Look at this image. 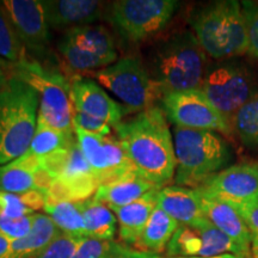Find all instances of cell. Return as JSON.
Instances as JSON below:
<instances>
[{"mask_svg": "<svg viewBox=\"0 0 258 258\" xmlns=\"http://www.w3.org/2000/svg\"><path fill=\"white\" fill-rule=\"evenodd\" d=\"M34 226V214L23 218H9L0 214V235L10 241L27 237Z\"/></svg>", "mask_w": 258, "mask_h": 258, "instance_id": "35", "label": "cell"}, {"mask_svg": "<svg viewBox=\"0 0 258 258\" xmlns=\"http://www.w3.org/2000/svg\"><path fill=\"white\" fill-rule=\"evenodd\" d=\"M231 203L238 209L249 227L251 233V258H258V198L249 201Z\"/></svg>", "mask_w": 258, "mask_h": 258, "instance_id": "32", "label": "cell"}, {"mask_svg": "<svg viewBox=\"0 0 258 258\" xmlns=\"http://www.w3.org/2000/svg\"><path fill=\"white\" fill-rule=\"evenodd\" d=\"M51 30L66 32L71 29L95 24L105 17L106 5L96 0H42Z\"/></svg>", "mask_w": 258, "mask_h": 258, "instance_id": "18", "label": "cell"}, {"mask_svg": "<svg viewBox=\"0 0 258 258\" xmlns=\"http://www.w3.org/2000/svg\"><path fill=\"white\" fill-rule=\"evenodd\" d=\"M73 127L82 129L83 132L97 135H111L112 128L105 122L96 120L88 115L73 112Z\"/></svg>", "mask_w": 258, "mask_h": 258, "instance_id": "37", "label": "cell"}, {"mask_svg": "<svg viewBox=\"0 0 258 258\" xmlns=\"http://www.w3.org/2000/svg\"><path fill=\"white\" fill-rule=\"evenodd\" d=\"M56 48L64 67L79 76L105 69L118 60L115 38L102 24L85 25L63 32Z\"/></svg>", "mask_w": 258, "mask_h": 258, "instance_id": "10", "label": "cell"}, {"mask_svg": "<svg viewBox=\"0 0 258 258\" xmlns=\"http://www.w3.org/2000/svg\"><path fill=\"white\" fill-rule=\"evenodd\" d=\"M228 253L247 258L244 251L207 218L179 225L166 247L169 257L211 258Z\"/></svg>", "mask_w": 258, "mask_h": 258, "instance_id": "14", "label": "cell"}, {"mask_svg": "<svg viewBox=\"0 0 258 258\" xmlns=\"http://www.w3.org/2000/svg\"><path fill=\"white\" fill-rule=\"evenodd\" d=\"M156 188L158 186H154L146 179L141 178L138 173L133 172L103 183L97 189L93 199L104 203L109 208H120L137 201L145 194Z\"/></svg>", "mask_w": 258, "mask_h": 258, "instance_id": "23", "label": "cell"}, {"mask_svg": "<svg viewBox=\"0 0 258 258\" xmlns=\"http://www.w3.org/2000/svg\"><path fill=\"white\" fill-rule=\"evenodd\" d=\"M14 62H10L0 56V91L6 85V83L14 77Z\"/></svg>", "mask_w": 258, "mask_h": 258, "instance_id": "39", "label": "cell"}, {"mask_svg": "<svg viewBox=\"0 0 258 258\" xmlns=\"http://www.w3.org/2000/svg\"><path fill=\"white\" fill-rule=\"evenodd\" d=\"M167 258H202V257H167ZM211 258H244L241 256H237V254H222V256H218V257H211Z\"/></svg>", "mask_w": 258, "mask_h": 258, "instance_id": "41", "label": "cell"}, {"mask_svg": "<svg viewBox=\"0 0 258 258\" xmlns=\"http://www.w3.org/2000/svg\"><path fill=\"white\" fill-rule=\"evenodd\" d=\"M60 233L61 231L47 214L35 213L30 233L11 241L4 258H36Z\"/></svg>", "mask_w": 258, "mask_h": 258, "instance_id": "24", "label": "cell"}, {"mask_svg": "<svg viewBox=\"0 0 258 258\" xmlns=\"http://www.w3.org/2000/svg\"><path fill=\"white\" fill-rule=\"evenodd\" d=\"M14 76L18 77L38 93L40 108L37 121L51 128L73 133V104L71 101L70 76L42 64L36 60L14 64Z\"/></svg>", "mask_w": 258, "mask_h": 258, "instance_id": "6", "label": "cell"}, {"mask_svg": "<svg viewBox=\"0 0 258 258\" xmlns=\"http://www.w3.org/2000/svg\"><path fill=\"white\" fill-rule=\"evenodd\" d=\"M70 82L73 112L105 122L112 129L132 114L127 106L112 99L105 89L93 79L71 74Z\"/></svg>", "mask_w": 258, "mask_h": 258, "instance_id": "16", "label": "cell"}, {"mask_svg": "<svg viewBox=\"0 0 258 258\" xmlns=\"http://www.w3.org/2000/svg\"><path fill=\"white\" fill-rule=\"evenodd\" d=\"M232 128L244 146L258 151V95L238 110Z\"/></svg>", "mask_w": 258, "mask_h": 258, "instance_id": "30", "label": "cell"}, {"mask_svg": "<svg viewBox=\"0 0 258 258\" xmlns=\"http://www.w3.org/2000/svg\"><path fill=\"white\" fill-rule=\"evenodd\" d=\"M157 206L179 225L191 224L205 218L201 195L196 189L186 186L169 185L159 189Z\"/></svg>", "mask_w": 258, "mask_h": 258, "instance_id": "22", "label": "cell"}, {"mask_svg": "<svg viewBox=\"0 0 258 258\" xmlns=\"http://www.w3.org/2000/svg\"><path fill=\"white\" fill-rule=\"evenodd\" d=\"M178 226L179 224L175 219L167 215L157 206L145 226L137 247L148 252L160 254L166 251L167 245Z\"/></svg>", "mask_w": 258, "mask_h": 258, "instance_id": "26", "label": "cell"}, {"mask_svg": "<svg viewBox=\"0 0 258 258\" xmlns=\"http://www.w3.org/2000/svg\"><path fill=\"white\" fill-rule=\"evenodd\" d=\"M77 141L76 132H62L59 129L51 128L43 122L37 121L36 132H35L34 139H32L30 147L27 152L31 156L43 158L48 154L56 152L62 148L70 147Z\"/></svg>", "mask_w": 258, "mask_h": 258, "instance_id": "28", "label": "cell"}, {"mask_svg": "<svg viewBox=\"0 0 258 258\" xmlns=\"http://www.w3.org/2000/svg\"><path fill=\"white\" fill-rule=\"evenodd\" d=\"M200 90L231 125L241 106L258 95L252 71L235 59L209 64Z\"/></svg>", "mask_w": 258, "mask_h": 258, "instance_id": "11", "label": "cell"}, {"mask_svg": "<svg viewBox=\"0 0 258 258\" xmlns=\"http://www.w3.org/2000/svg\"><path fill=\"white\" fill-rule=\"evenodd\" d=\"M160 108L175 127L217 132L225 137L233 133L232 125L201 90L166 93L161 98Z\"/></svg>", "mask_w": 258, "mask_h": 258, "instance_id": "12", "label": "cell"}, {"mask_svg": "<svg viewBox=\"0 0 258 258\" xmlns=\"http://www.w3.org/2000/svg\"><path fill=\"white\" fill-rule=\"evenodd\" d=\"M110 241H101L85 238L78 245L71 258H101Z\"/></svg>", "mask_w": 258, "mask_h": 258, "instance_id": "38", "label": "cell"}, {"mask_svg": "<svg viewBox=\"0 0 258 258\" xmlns=\"http://www.w3.org/2000/svg\"><path fill=\"white\" fill-rule=\"evenodd\" d=\"M0 56L14 63L34 60L19 41L2 4H0Z\"/></svg>", "mask_w": 258, "mask_h": 258, "instance_id": "31", "label": "cell"}, {"mask_svg": "<svg viewBox=\"0 0 258 258\" xmlns=\"http://www.w3.org/2000/svg\"><path fill=\"white\" fill-rule=\"evenodd\" d=\"M40 165L51 179L46 192L47 203L85 201L95 196L101 185L84 158L78 141L40 158Z\"/></svg>", "mask_w": 258, "mask_h": 258, "instance_id": "8", "label": "cell"}, {"mask_svg": "<svg viewBox=\"0 0 258 258\" xmlns=\"http://www.w3.org/2000/svg\"><path fill=\"white\" fill-rule=\"evenodd\" d=\"M190 27L207 56L217 61L247 53V34L241 3L220 0L194 12Z\"/></svg>", "mask_w": 258, "mask_h": 258, "instance_id": "4", "label": "cell"}, {"mask_svg": "<svg viewBox=\"0 0 258 258\" xmlns=\"http://www.w3.org/2000/svg\"><path fill=\"white\" fill-rule=\"evenodd\" d=\"M103 89L111 92L132 114L158 105L164 92L151 78L141 56L127 55L105 69L86 73Z\"/></svg>", "mask_w": 258, "mask_h": 258, "instance_id": "7", "label": "cell"}, {"mask_svg": "<svg viewBox=\"0 0 258 258\" xmlns=\"http://www.w3.org/2000/svg\"><path fill=\"white\" fill-rule=\"evenodd\" d=\"M178 5L175 0H116L106 5L105 18L122 40L140 44L165 30Z\"/></svg>", "mask_w": 258, "mask_h": 258, "instance_id": "9", "label": "cell"}, {"mask_svg": "<svg viewBox=\"0 0 258 258\" xmlns=\"http://www.w3.org/2000/svg\"><path fill=\"white\" fill-rule=\"evenodd\" d=\"M247 34V53L258 59V2L245 0L241 3Z\"/></svg>", "mask_w": 258, "mask_h": 258, "instance_id": "33", "label": "cell"}, {"mask_svg": "<svg viewBox=\"0 0 258 258\" xmlns=\"http://www.w3.org/2000/svg\"><path fill=\"white\" fill-rule=\"evenodd\" d=\"M202 198V209L215 227L234 241L247 258H251V233L244 218L238 209L227 200L200 194Z\"/></svg>", "mask_w": 258, "mask_h": 258, "instance_id": "20", "label": "cell"}, {"mask_svg": "<svg viewBox=\"0 0 258 258\" xmlns=\"http://www.w3.org/2000/svg\"><path fill=\"white\" fill-rule=\"evenodd\" d=\"M40 97L29 84L12 77L0 91V166L27 152L37 127Z\"/></svg>", "mask_w": 258, "mask_h": 258, "instance_id": "5", "label": "cell"}, {"mask_svg": "<svg viewBox=\"0 0 258 258\" xmlns=\"http://www.w3.org/2000/svg\"><path fill=\"white\" fill-rule=\"evenodd\" d=\"M112 132L141 178L160 189L169 186L177 163L173 137L160 105L125 117Z\"/></svg>", "mask_w": 258, "mask_h": 258, "instance_id": "1", "label": "cell"}, {"mask_svg": "<svg viewBox=\"0 0 258 258\" xmlns=\"http://www.w3.org/2000/svg\"><path fill=\"white\" fill-rule=\"evenodd\" d=\"M47 205L46 192L34 190L24 194L0 191V214L9 218L32 215Z\"/></svg>", "mask_w": 258, "mask_h": 258, "instance_id": "29", "label": "cell"}, {"mask_svg": "<svg viewBox=\"0 0 258 258\" xmlns=\"http://www.w3.org/2000/svg\"><path fill=\"white\" fill-rule=\"evenodd\" d=\"M74 132L84 158L101 184L135 172L116 135L90 134L78 128Z\"/></svg>", "mask_w": 258, "mask_h": 258, "instance_id": "15", "label": "cell"}, {"mask_svg": "<svg viewBox=\"0 0 258 258\" xmlns=\"http://www.w3.org/2000/svg\"><path fill=\"white\" fill-rule=\"evenodd\" d=\"M160 188H156L137 201L129 203L124 207L110 208L115 213L118 224V235L125 245L137 247L143 234L151 214L157 207L158 191Z\"/></svg>", "mask_w": 258, "mask_h": 258, "instance_id": "21", "label": "cell"}, {"mask_svg": "<svg viewBox=\"0 0 258 258\" xmlns=\"http://www.w3.org/2000/svg\"><path fill=\"white\" fill-rule=\"evenodd\" d=\"M3 9L11 21L16 34L32 59L44 64L54 57L50 28L42 0H3Z\"/></svg>", "mask_w": 258, "mask_h": 258, "instance_id": "13", "label": "cell"}, {"mask_svg": "<svg viewBox=\"0 0 258 258\" xmlns=\"http://www.w3.org/2000/svg\"><path fill=\"white\" fill-rule=\"evenodd\" d=\"M101 258H163L160 254L148 252L140 249H133L125 244L110 241Z\"/></svg>", "mask_w": 258, "mask_h": 258, "instance_id": "36", "label": "cell"}, {"mask_svg": "<svg viewBox=\"0 0 258 258\" xmlns=\"http://www.w3.org/2000/svg\"><path fill=\"white\" fill-rule=\"evenodd\" d=\"M50 182V177L40 165V159L28 152L0 166V191L24 194L40 190L47 192Z\"/></svg>", "mask_w": 258, "mask_h": 258, "instance_id": "19", "label": "cell"}, {"mask_svg": "<svg viewBox=\"0 0 258 258\" xmlns=\"http://www.w3.org/2000/svg\"><path fill=\"white\" fill-rule=\"evenodd\" d=\"M80 208L85 221V237L101 241H112L117 230L115 213L93 198L80 202Z\"/></svg>", "mask_w": 258, "mask_h": 258, "instance_id": "25", "label": "cell"}, {"mask_svg": "<svg viewBox=\"0 0 258 258\" xmlns=\"http://www.w3.org/2000/svg\"><path fill=\"white\" fill-rule=\"evenodd\" d=\"M10 244H11V241L0 235V258H4L5 254L8 253V251L10 249Z\"/></svg>", "mask_w": 258, "mask_h": 258, "instance_id": "40", "label": "cell"}, {"mask_svg": "<svg viewBox=\"0 0 258 258\" xmlns=\"http://www.w3.org/2000/svg\"><path fill=\"white\" fill-rule=\"evenodd\" d=\"M141 59L164 95L200 90L209 67L207 54L191 30H180L160 38Z\"/></svg>", "mask_w": 258, "mask_h": 258, "instance_id": "2", "label": "cell"}, {"mask_svg": "<svg viewBox=\"0 0 258 258\" xmlns=\"http://www.w3.org/2000/svg\"><path fill=\"white\" fill-rule=\"evenodd\" d=\"M196 190L202 195L231 202L258 198V161H245L226 167Z\"/></svg>", "mask_w": 258, "mask_h": 258, "instance_id": "17", "label": "cell"}, {"mask_svg": "<svg viewBox=\"0 0 258 258\" xmlns=\"http://www.w3.org/2000/svg\"><path fill=\"white\" fill-rule=\"evenodd\" d=\"M43 211L62 233L78 238H86L85 221L80 208V202L47 203Z\"/></svg>", "mask_w": 258, "mask_h": 258, "instance_id": "27", "label": "cell"}, {"mask_svg": "<svg viewBox=\"0 0 258 258\" xmlns=\"http://www.w3.org/2000/svg\"><path fill=\"white\" fill-rule=\"evenodd\" d=\"M176 154L175 185L198 189L233 160V152L221 134L173 127Z\"/></svg>", "mask_w": 258, "mask_h": 258, "instance_id": "3", "label": "cell"}, {"mask_svg": "<svg viewBox=\"0 0 258 258\" xmlns=\"http://www.w3.org/2000/svg\"><path fill=\"white\" fill-rule=\"evenodd\" d=\"M83 239L61 232L36 258H71Z\"/></svg>", "mask_w": 258, "mask_h": 258, "instance_id": "34", "label": "cell"}]
</instances>
